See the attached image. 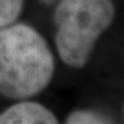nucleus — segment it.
I'll return each mask as SVG.
<instances>
[{"mask_svg": "<svg viewBox=\"0 0 124 124\" xmlns=\"http://www.w3.org/2000/svg\"><path fill=\"white\" fill-rule=\"evenodd\" d=\"M54 71L48 44L27 24L0 27V94L24 99L41 93Z\"/></svg>", "mask_w": 124, "mask_h": 124, "instance_id": "f257e3e1", "label": "nucleus"}, {"mask_svg": "<svg viewBox=\"0 0 124 124\" xmlns=\"http://www.w3.org/2000/svg\"><path fill=\"white\" fill-rule=\"evenodd\" d=\"M114 13L111 0H62L54 12L56 46L61 60L76 69L85 66Z\"/></svg>", "mask_w": 124, "mask_h": 124, "instance_id": "f03ea898", "label": "nucleus"}, {"mask_svg": "<svg viewBox=\"0 0 124 124\" xmlns=\"http://www.w3.org/2000/svg\"><path fill=\"white\" fill-rule=\"evenodd\" d=\"M52 111L38 103L23 101L8 108L0 114V124H56Z\"/></svg>", "mask_w": 124, "mask_h": 124, "instance_id": "7ed1b4c3", "label": "nucleus"}, {"mask_svg": "<svg viewBox=\"0 0 124 124\" xmlns=\"http://www.w3.org/2000/svg\"><path fill=\"white\" fill-rule=\"evenodd\" d=\"M24 0H0V27L14 23L19 16Z\"/></svg>", "mask_w": 124, "mask_h": 124, "instance_id": "20e7f679", "label": "nucleus"}, {"mask_svg": "<svg viewBox=\"0 0 124 124\" xmlns=\"http://www.w3.org/2000/svg\"><path fill=\"white\" fill-rule=\"evenodd\" d=\"M69 124H89V123H110L105 116L91 111H74L66 120Z\"/></svg>", "mask_w": 124, "mask_h": 124, "instance_id": "39448f33", "label": "nucleus"}, {"mask_svg": "<svg viewBox=\"0 0 124 124\" xmlns=\"http://www.w3.org/2000/svg\"><path fill=\"white\" fill-rule=\"evenodd\" d=\"M42 1H46V3H49V1H53V0H42Z\"/></svg>", "mask_w": 124, "mask_h": 124, "instance_id": "423d86ee", "label": "nucleus"}, {"mask_svg": "<svg viewBox=\"0 0 124 124\" xmlns=\"http://www.w3.org/2000/svg\"><path fill=\"white\" fill-rule=\"evenodd\" d=\"M123 116H124V108H123Z\"/></svg>", "mask_w": 124, "mask_h": 124, "instance_id": "0eeeda50", "label": "nucleus"}]
</instances>
